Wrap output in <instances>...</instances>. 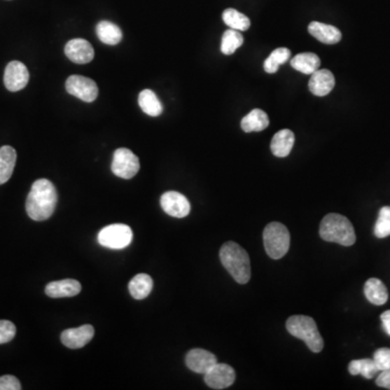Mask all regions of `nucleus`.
I'll return each instance as SVG.
<instances>
[{"label":"nucleus","instance_id":"nucleus-33","mask_svg":"<svg viewBox=\"0 0 390 390\" xmlns=\"http://www.w3.org/2000/svg\"><path fill=\"white\" fill-rule=\"evenodd\" d=\"M21 384L19 379L13 375H5L0 377V390H20Z\"/></svg>","mask_w":390,"mask_h":390},{"label":"nucleus","instance_id":"nucleus-17","mask_svg":"<svg viewBox=\"0 0 390 390\" xmlns=\"http://www.w3.org/2000/svg\"><path fill=\"white\" fill-rule=\"evenodd\" d=\"M309 33L314 39L326 45H335L342 41V33L337 27L314 21L309 25Z\"/></svg>","mask_w":390,"mask_h":390},{"label":"nucleus","instance_id":"nucleus-15","mask_svg":"<svg viewBox=\"0 0 390 390\" xmlns=\"http://www.w3.org/2000/svg\"><path fill=\"white\" fill-rule=\"evenodd\" d=\"M335 86V77L330 71L318 70L312 74L309 81V90L316 97H326Z\"/></svg>","mask_w":390,"mask_h":390},{"label":"nucleus","instance_id":"nucleus-19","mask_svg":"<svg viewBox=\"0 0 390 390\" xmlns=\"http://www.w3.org/2000/svg\"><path fill=\"white\" fill-rule=\"evenodd\" d=\"M364 295L366 300L375 306H383L388 300V291L385 284L379 279L372 278L364 285Z\"/></svg>","mask_w":390,"mask_h":390},{"label":"nucleus","instance_id":"nucleus-24","mask_svg":"<svg viewBox=\"0 0 390 390\" xmlns=\"http://www.w3.org/2000/svg\"><path fill=\"white\" fill-rule=\"evenodd\" d=\"M97 35L103 43L116 46L123 39V33L118 25L110 21L99 22L96 27Z\"/></svg>","mask_w":390,"mask_h":390},{"label":"nucleus","instance_id":"nucleus-14","mask_svg":"<svg viewBox=\"0 0 390 390\" xmlns=\"http://www.w3.org/2000/svg\"><path fill=\"white\" fill-rule=\"evenodd\" d=\"M217 362L215 354L207 351V350L200 349V348L190 350L187 354V357H186V364H187L188 368L195 373L204 374V375Z\"/></svg>","mask_w":390,"mask_h":390},{"label":"nucleus","instance_id":"nucleus-12","mask_svg":"<svg viewBox=\"0 0 390 390\" xmlns=\"http://www.w3.org/2000/svg\"><path fill=\"white\" fill-rule=\"evenodd\" d=\"M64 53L67 58L77 64H86L95 58L92 46L86 39H75L69 41L65 46Z\"/></svg>","mask_w":390,"mask_h":390},{"label":"nucleus","instance_id":"nucleus-27","mask_svg":"<svg viewBox=\"0 0 390 390\" xmlns=\"http://www.w3.org/2000/svg\"><path fill=\"white\" fill-rule=\"evenodd\" d=\"M223 20L225 25L235 31L244 32L247 31L251 27V21L246 15L239 13L237 10L229 8L225 9L223 13Z\"/></svg>","mask_w":390,"mask_h":390},{"label":"nucleus","instance_id":"nucleus-2","mask_svg":"<svg viewBox=\"0 0 390 390\" xmlns=\"http://www.w3.org/2000/svg\"><path fill=\"white\" fill-rule=\"evenodd\" d=\"M223 266L239 284H246L251 279V260L249 254L237 243L227 242L219 251Z\"/></svg>","mask_w":390,"mask_h":390},{"label":"nucleus","instance_id":"nucleus-31","mask_svg":"<svg viewBox=\"0 0 390 390\" xmlns=\"http://www.w3.org/2000/svg\"><path fill=\"white\" fill-rule=\"evenodd\" d=\"M373 361L378 371H385L390 369V349L389 348H379L373 354Z\"/></svg>","mask_w":390,"mask_h":390},{"label":"nucleus","instance_id":"nucleus-16","mask_svg":"<svg viewBox=\"0 0 390 390\" xmlns=\"http://www.w3.org/2000/svg\"><path fill=\"white\" fill-rule=\"evenodd\" d=\"M82 291V285L78 281L67 279V280L55 281L46 286V294L51 298H64L74 297Z\"/></svg>","mask_w":390,"mask_h":390},{"label":"nucleus","instance_id":"nucleus-30","mask_svg":"<svg viewBox=\"0 0 390 390\" xmlns=\"http://www.w3.org/2000/svg\"><path fill=\"white\" fill-rule=\"evenodd\" d=\"M374 235L378 239H385L390 235V206L382 207L377 221L374 227Z\"/></svg>","mask_w":390,"mask_h":390},{"label":"nucleus","instance_id":"nucleus-7","mask_svg":"<svg viewBox=\"0 0 390 390\" xmlns=\"http://www.w3.org/2000/svg\"><path fill=\"white\" fill-rule=\"evenodd\" d=\"M111 169L118 177L123 179H132L139 172V158L134 155L130 148H118L113 155Z\"/></svg>","mask_w":390,"mask_h":390},{"label":"nucleus","instance_id":"nucleus-6","mask_svg":"<svg viewBox=\"0 0 390 390\" xmlns=\"http://www.w3.org/2000/svg\"><path fill=\"white\" fill-rule=\"evenodd\" d=\"M132 241V228L124 223H114L103 228L98 235L99 244L106 249H123L130 246Z\"/></svg>","mask_w":390,"mask_h":390},{"label":"nucleus","instance_id":"nucleus-3","mask_svg":"<svg viewBox=\"0 0 390 390\" xmlns=\"http://www.w3.org/2000/svg\"><path fill=\"white\" fill-rule=\"evenodd\" d=\"M320 237L326 242L338 243L342 246H351L356 243L354 225L347 217L340 214H328L322 219Z\"/></svg>","mask_w":390,"mask_h":390},{"label":"nucleus","instance_id":"nucleus-29","mask_svg":"<svg viewBox=\"0 0 390 390\" xmlns=\"http://www.w3.org/2000/svg\"><path fill=\"white\" fill-rule=\"evenodd\" d=\"M348 370L351 375H362L368 379H371L379 372L373 359L352 360L348 365Z\"/></svg>","mask_w":390,"mask_h":390},{"label":"nucleus","instance_id":"nucleus-8","mask_svg":"<svg viewBox=\"0 0 390 390\" xmlns=\"http://www.w3.org/2000/svg\"><path fill=\"white\" fill-rule=\"evenodd\" d=\"M65 88L69 94L85 102H94L99 94L98 86L95 81L79 75L69 77L65 83Z\"/></svg>","mask_w":390,"mask_h":390},{"label":"nucleus","instance_id":"nucleus-4","mask_svg":"<svg viewBox=\"0 0 390 390\" xmlns=\"http://www.w3.org/2000/svg\"><path fill=\"white\" fill-rule=\"evenodd\" d=\"M286 328L291 335L304 340L312 352H320L323 349V338L319 332L316 321L310 316H290L286 321Z\"/></svg>","mask_w":390,"mask_h":390},{"label":"nucleus","instance_id":"nucleus-25","mask_svg":"<svg viewBox=\"0 0 390 390\" xmlns=\"http://www.w3.org/2000/svg\"><path fill=\"white\" fill-rule=\"evenodd\" d=\"M139 106L141 110L148 116H160L163 112V106L158 100V96L150 89H144L140 92Z\"/></svg>","mask_w":390,"mask_h":390},{"label":"nucleus","instance_id":"nucleus-23","mask_svg":"<svg viewBox=\"0 0 390 390\" xmlns=\"http://www.w3.org/2000/svg\"><path fill=\"white\" fill-rule=\"evenodd\" d=\"M153 288V280L151 277L146 273H140L132 278L128 284V290L134 300H141L151 293Z\"/></svg>","mask_w":390,"mask_h":390},{"label":"nucleus","instance_id":"nucleus-21","mask_svg":"<svg viewBox=\"0 0 390 390\" xmlns=\"http://www.w3.org/2000/svg\"><path fill=\"white\" fill-rule=\"evenodd\" d=\"M17 163V152L13 146L0 148V186L4 185L13 176Z\"/></svg>","mask_w":390,"mask_h":390},{"label":"nucleus","instance_id":"nucleus-28","mask_svg":"<svg viewBox=\"0 0 390 390\" xmlns=\"http://www.w3.org/2000/svg\"><path fill=\"white\" fill-rule=\"evenodd\" d=\"M244 43L242 34L235 29H227L221 39V50L223 55H231Z\"/></svg>","mask_w":390,"mask_h":390},{"label":"nucleus","instance_id":"nucleus-22","mask_svg":"<svg viewBox=\"0 0 390 390\" xmlns=\"http://www.w3.org/2000/svg\"><path fill=\"white\" fill-rule=\"evenodd\" d=\"M291 65L302 74L312 75L320 69L321 60L316 53H298L291 60Z\"/></svg>","mask_w":390,"mask_h":390},{"label":"nucleus","instance_id":"nucleus-10","mask_svg":"<svg viewBox=\"0 0 390 390\" xmlns=\"http://www.w3.org/2000/svg\"><path fill=\"white\" fill-rule=\"evenodd\" d=\"M206 385L213 389H225L230 387L235 381V372L232 366L225 363H216L205 374L204 377Z\"/></svg>","mask_w":390,"mask_h":390},{"label":"nucleus","instance_id":"nucleus-13","mask_svg":"<svg viewBox=\"0 0 390 390\" xmlns=\"http://www.w3.org/2000/svg\"><path fill=\"white\" fill-rule=\"evenodd\" d=\"M95 335V328L90 324L69 328L61 334V342L70 349H79L86 346Z\"/></svg>","mask_w":390,"mask_h":390},{"label":"nucleus","instance_id":"nucleus-1","mask_svg":"<svg viewBox=\"0 0 390 390\" xmlns=\"http://www.w3.org/2000/svg\"><path fill=\"white\" fill-rule=\"evenodd\" d=\"M58 203V192L48 179H39L34 182L27 199V215L35 221H45L55 213Z\"/></svg>","mask_w":390,"mask_h":390},{"label":"nucleus","instance_id":"nucleus-11","mask_svg":"<svg viewBox=\"0 0 390 390\" xmlns=\"http://www.w3.org/2000/svg\"><path fill=\"white\" fill-rule=\"evenodd\" d=\"M29 73L27 67L20 61L8 63L4 76L6 88L9 91L22 90L29 84Z\"/></svg>","mask_w":390,"mask_h":390},{"label":"nucleus","instance_id":"nucleus-32","mask_svg":"<svg viewBox=\"0 0 390 390\" xmlns=\"http://www.w3.org/2000/svg\"><path fill=\"white\" fill-rule=\"evenodd\" d=\"M17 328L11 321L0 320V345L11 342L15 338Z\"/></svg>","mask_w":390,"mask_h":390},{"label":"nucleus","instance_id":"nucleus-9","mask_svg":"<svg viewBox=\"0 0 390 390\" xmlns=\"http://www.w3.org/2000/svg\"><path fill=\"white\" fill-rule=\"evenodd\" d=\"M160 206L167 215L175 218H185L191 211L189 200L176 191H168L160 197Z\"/></svg>","mask_w":390,"mask_h":390},{"label":"nucleus","instance_id":"nucleus-18","mask_svg":"<svg viewBox=\"0 0 390 390\" xmlns=\"http://www.w3.org/2000/svg\"><path fill=\"white\" fill-rule=\"evenodd\" d=\"M295 144V134L292 130H282L273 136L271 140V152L277 158L290 155Z\"/></svg>","mask_w":390,"mask_h":390},{"label":"nucleus","instance_id":"nucleus-20","mask_svg":"<svg viewBox=\"0 0 390 390\" xmlns=\"http://www.w3.org/2000/svg\"><path fill=\"white\" fill-rule=\"evenodd\" d=\"M270 124L268 114L260 109H255L241 120V128L245 132H263Z\"/></svg>","mask_w":390,"mask_h":390},{"label":"nucleus","instance_id":"nucleus-34","mask_svg":"<svg viewBox=\"0 0 390 390\" xmlns=\"http://www.w3.org/2000/svg\"><path fill=\"white\" fill-rule=\"evenodd\" d=\"M376 385L390 389V369L382 371V373L376 378Z\"/></svg>","mask_w":390,"mask_h":390},{"label":"nucleus","instance_id":"nucleus-5","mask_svg":"<svg viewBox=\"0 0 390 390\" xmlns=\"http://www.w3.org/2000/svg\"><path fill=\"white\" fill-rule=\"evenodd\" d=\"M291 237L288 228L283 223H271L263 230V245L267 255L272 259H280L288 254Z\"/></svg>","mask_w":390,"mask_h":390},{"label":"nucleus","instance_id":"nucleus-35","mask_svg":"<svg viewBox=\"0 0 390 390\" xmlns=\"http://www.w3.org/2000/svg\"><path fill=\"white\" fill-rule=\"evenodd\" d=\"M381 320L383 322L384 330L390 336V310H387V312L381 314Z\"/></svg>","mask_w":390,"mask_h":390},{"label":"nucleus","instance_id":"nucleus-26","mask_svg":"<svg viewBox=\"0 0 390 390\" xmlns=\"http://www.w3.org/2000/svg\"><path fill=\"white\" fill-rule=\"evenodd\" d=\"M290 58V49L284 48V47L275 49L263 62V70L268 74H274V73L278 72L280 65L288 62Z\"/></svg>","mask_w":390,"mask_h":390}]
</instances>
